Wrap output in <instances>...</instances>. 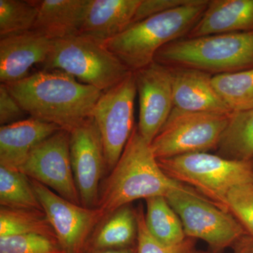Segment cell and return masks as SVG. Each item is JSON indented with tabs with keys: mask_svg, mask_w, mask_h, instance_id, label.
Listing matches in <instances>:
<instances>
[{
	"mask_svg": "<svg viewBox=\"0 0 253 253\" xmlns=\"http://www.w3.org/2000/svg\"><path fill=\"white\" fill-rule=\"evenodd\" d=\"M5 84L31 117L68 132L91 118L103 92L59 70L42 69Z\"/></svg>",
	"mask_w": 253,
	"mask_h": 253,
	"instance_id": "1",
	"label": "cell"
},
{
	"mask_svg": "<svg viewBox=\"0 0 253 253\" xmlns=\"http://www.w3.org/2000/svg\"><path fill=\"white\" fill-rule=\"evenodd\" d=\"M100 188L97 208L105 217L132 201L166 196L181 184L160 167L151 144L135 126L121 158Z\"/></svg>",
	"mask_w": 253,
	"mask_h": 253,
	"instance_id": "2",
	"label": "cell"
},
{
	"mask_svg": "<svg viewBox=\"0 0 253 253\" xmlns=\"http://www.w3.org/2000/svg\"><path fill=\"white\" fill-rule=\"evenodd\" d=\"M209 0L189 4L155 15L131 25L104 45L131 72L154 62L166 44L186 38L207 9Z\"/></svg>",
	"mask_w": 253,
	"mask_h": 253,
	"instance_id": "3",
	"label": "cell"
},
{
	"mask_svg": "<svg viewBox=\"0 0 253 253\" xmlns=\"http://www.w3.org/2000/svg\"><path fill=\"white\" fill-rule=\"evenodd\" d=\"M154 61L168 67L192 68L212 76L253 68V32L184 38L166 44Z\"/></svg>",
	"mask_w": 253,
	"mask_h": 253,
	"instance_id": "4",
	"label": "cell"
},
{
	"mask_svg": "<svg viewBox=\"0 0 253 253\" xmlns=\"http://www.w3.org/2000/svg\"><path fill=\"white\" fill-rule=\"evenodd\" d=\"M166 175L193 188L224 211L234 186L253 182L252 161L228 160L209 153H194L157 159Z\"/></svg>",
	"mask_w": 253,
	"mask_h": 253,
	"instance_id": "5",
	"label": "cell"
},
{
	"mask_svg": "<svg viewBox=\"0 0 253 253\" xmlns=\"http://www.w3.org/2000/svg\"><path fill=\"white\" fill-rule=\"evenodd\" d=\"M42 69L67 73L101 91L113 87L131 72L104 44L79 34L53 41Z\"/></svg>",
	"mask_w": 253,
	"mask_h": 253,
	"instance_id": "6",
	"label": "cell"
},
{
	"mask_svg": "<svg viewBox=\"0 0 253 253\" xmlns=\"http://www.w3.org/2000/svg\"><path fill=\"white\" fill-rule=\"evenodd\" d=\"M165 197L180 218L186 237L207 243L209 253H223L248 234L231 213L189 186L173 190Z\"/></svg>",
	"mask_w": 253,
	"mask_h": 253,
	"instance_id": "7",
	"label": "cell"
},
{
	"mask_svg": "<svg viewBox=\"0 0 253 253\" xmlns=\"http://www.w3.org/2000/svg\"><path fill=\"white\" fill-rule=\"evenodd\" d=\"M231 114L186 112L173 109L151 143L157 159L216 151Z\"/></svg>",
	"mask_w": 253,
	"mask_h": 253,
	"instance_id": "8",
	"label": "cell"
},
{
	"mask_svg": "<svg viewBox=\"0 0 253 253\" xmlns=\"http://www.w3.org/2000/svg\"><path fill=\"white\" fill-rule=\"evenodd\" d=\"M136 94L135 77L130 72L117 84L103 91L93 110L91 118L99 129L109 172L121 158L135 127Z\"/></svg>",
	"mask_w": 253,
	"mask_h": 253,
	"instance_id": "9",
	"label": "cell"
},
{
	"mask_svg": "<svg viewBox=\"0 0 253 253\" xmlns=\"http://www.w3.org/2000/svg\"><path fill=\"white\" fill-rule=\"evenodd\" d=\"M31 181L61 249L65 253H84L93 232L106 217L104 213L98 208L71 202L41 183Z\"/></svg>",
	"mask_w": 253,
	"mask_h": 253,
	"instance_id": "10",
	"label": "cell"
},
{
	"mask_svg": "<svg viewBox=\"0 0 253 253\" xmlns=\"http://www.w3.org/2000/svg\"><path fill=\"white\" fill-rule=\"evenodd\" d=\"M18 170L63 199L81 205L71 166L68 131H56L38 144Z\"/></svg>",
	"mask_w": 253,
	"mask_h": 253,
	"instance_id": "11",
	"label": "cell"
},
{
	"mask_svg": "<svg viewBox=\"0 0 253 253\" xmlns=\"http://www.w3.org/2000/svg\"><path fill=\"white\" fill-rule=\"evenodd\" d=\"M70 156L82 206L97 208L106 169L102 140L92 118L70 131Z\"/></svg>",
	"mask_w": 253,
	"mask_h": 253,
	"instance_id": "12",
	"label": "cell"
},
{
	"mask_svg": "<svg viewBox=\"0 0 253 253\" xmlns=\"http://www.w3.org/2000/svg\"><path fill=\"white\" fill-rule=\"evenodd\" d=\"M134 74L139 96L137 129L151 144L174 109L172 73L168 66L154 61Z\"/></svg>",
	"mask_w": 253,
	"mask_h": 253,
	"instance_id": "13",
	"label": "cell"
},
{
	"mask_svg": "<svg viewBox=\"0 0 253 253\" xmlns=\"http://www.w3.org/2000/svg\"><path fill=\"white\" fill-rule=\"evenodd\" d=\"M52 44L53 41L33 30L1 38V83L9 84L27 77L34 65L44 64Z\"/></svg>",
	"mask_w": 253,
	"mask_h": 253,
	"instance_id": "14",
	"label": "cell"
},
{
	"mask_svg": "<svg viewBox=\"0 0 253 253\" xmlns=\"http://www.w3.org/2000/svg\"><path fill=\"white\" fill-rule=\"evenodd\" d=\"M169 68L174 109L186 112L231 114L213 85L212 75L192 68Z\"/></svg>",
	"mask_w": 253,
	"mask_h": 253,
	"instance_id": "15",
	"label": "cell"
},
{
	"mask_svg": "<svg viewBox=\"0 0 253 253\" xmlns=\"http://www.w3.org/2000/svg\"><path fill=\"white\" fill-rule=\"evenodd\" d=\"M141 0H89L79 35L104 44L132 24Z\"/></svg>",
	"mask_w": 253,
	"mask_h": 253,
	"instance_id": "16",
	"label": "cell"
},
{
	"mask_svg": "<svg viewBox=\"0 0 253 253\" xmlns=\"http://www.w3.org/2000/svg\"><path fill=\"white\" fill-rule=\"evenodd\" d=\"M59 130L54 124L32 117L1 126L0 166L18 170L38 144Z\"/></svg>",
	"mask_w": 253,
	"mask_h": 253,
	"instance_id": "17",
	"label": "cell"
},
{
	"mask_svg": "<svg viewBox=\"0 0 253 253\" xmlns=\"http://www.w3.org/2000/svg\"><path fill=\"white\" fill-rule=\"evenodd\" d=\"M38 15L33 31L51 41L79 34L89 0H33Z\"/></svg>",
	"mask_w": 253,
	"mask_h": 253,
	"instance_id": "18",
	"label": "cell"
},
{
	"mask_svg": "<svg viewBox=\"0 0 253 253\" xmlns=\"http://www.w3.org/2000/svg\"><path fill=\"white\" fill-rule=\"evenodd\" d=\"M253 32V0H210L186 38Z\"/></svg>",
	"mask_w": 253,
	"mask_h": 253,
	"instance_id": "19",
	"label": "cell"
},
{
	"mask_svg": "<svg viewBox=\"0 0 253 253\" xmlns=\"http://www.w3.org/2000/svg\"><path fill=\"white\" fill-rule=\"evenodd\" d=\"M137 237V212L131 204L126 205L101 221L83 253L134 247Z\"/></svg>",
	"mask_w": 253,
	"mask_h": 253,
	"instance_id": "20",
	"label": "cell"
},
{
	"mask_svg": "<svg viewBox=\"0 0 253 253\" xmlns=\"http://www.w3.org/2000/svg\"><path fill=\"white\" fill-rule=\"evenodd\" d=\"M216 151L218 156L226 159L252 161L253 109L231 113Z\"/></svg>",
	"mask_w": 253,
	"mask_h": 253,
	"instance_id": "21",
	"label": "cell"
},
{
	"mask_svg": "<svg viewBox=\"0 0 253 253\" xmlns=\"http://www.w3.org/2000/svg\"><path fill=\"white\" fill-rule=\"evenodd\" d=\"M145 201V223L153 237L166 246L182 242L186 238L182 223L166 198L155 196Z\"/></svg>",
	"mask_w": 253,
	"mask_h": 253,
	"instance_id": "22",
	"label": "cell"
},
{
	"mask_svg": "<svg viewBox=\"0 0 253 253\" xmlns=\"http://www.w3.org/2000/svg\"><path fill=\"white\" fill-rule=\"evenodd\" d=\"M212 83L231 113L253 109V68L216 75Z\"/></svg>",
	"mask_w": 253,
	"mask_h": 253,
	"instance_id": "23",
	"label": "cell"
},
{
	"mask_svg": "<svg viewBox=\"0 0 253 253\" xmlns=\"http://www.w3.org/2000/svg\"><path fill=\"white\" fill-rule=\"evenodd\" d=\"M0 205L11 209L43 211L31 179L16 169L0 166Z\"/></svg>",
	"mask_w": 253,
	"mask_h": 253,
	"instance_id": "24",
	"label": "cell"
},
{
	"mask_svg": "<svg viewBox=\"0 0 253 253\" xmlns=\"http://www.w3.org/2000/svg\"><path fill=\"white\" fill-rule=\"evenodd\" d=\"M32 234L52 236L56 239L44 211L0 208V238Z\"/></svg>",
	"mask_w": 253,
	"mask_h": 253,
	"instance_id": "25",
	"label": "cell"
},
{
	"mask_svg": "<svg viewBox=\"0 0 253 253\" xmlns=\"http://www.w3.org/2000/svg\"><path fill=\"white\" fill-rule=\"evenodd\" d=\"M37 15L33 0H0V36L32 31Z\"/></svg>",
	"mask_w": 253,
	"mask_h": 253,
	"instance_id": "26",
	"label": "cell"
},
{
	"mask_svg": "<svg viewBox=\"0 0 253 253\" xmlns=\"http://www.w3.org/2000/svg\"><path fill=\"white\" fill-rule=\"evenodd\" d=\"M138 221V237L136 253H209L198 249L196 239L186 237L180 244L166 246L161 244L150 234L145 223L142 205L136 208Z\"/></svg>",
	"mask_w": 253,
	"mask_h": 253,
	"instance_id": "27",
	"label": "cell"
},
{
	"mask_svg": "<svg viewBox=\"0 0 253 253\" xmlns=\"http://www.w3.org/2000/svg\"><path fill=\"white\" fill-rule=\"evenodd\" d=\"M0 253H65L57 239L42 234L0 238Z\"/></svg>",
	"mask_w": 253,
	"mask_h": 253,
	"instance_id": "28",
	"label": "cell"
},
{
	"mask_svg": "<svg viewBox=\"0 0 253 253\" xmlns=\"http://www.w3.org/2000/svg\"><path fill=\"white\" fill-rule=\"evenodd\" d=\"M228 211L253 238V182L234 186L226 198Z\"/></svg>",
	"mask_w": 253,
	"mask_h": 253,
	"instance_id": "29",
	"label": "cell"
},
{
	"mask_svg": "<svg viewBox=\"0 0 253 253\" xmlns=\"http://www.w3.org/2000/svg\"><path fill=\"white\" fill-rule=\"evenodd\" d=\"M27 113L11 94L6 84H0V124L1 126L23 121Z\"/></svg>",
	"mask_w": 253,
	"mask_h": 253,
	"instance_id": "30",
	"label": "cell"
},
{
	"mask_svg": "<svg viewBox=\"0 0 253 253\" xmlns=\"http://www.w3.org/2000/svg\"><path fill=\"white\" fill-rule=\"evenodd\" d=\"M191 1L192 0H141L132 24L155 15L189 4Z\"/></svg>",
	"mask_w": 253,
	"mask_h": 253,
	"instance_id": "31",
	"label": "cell"
},
{
	"mask_svg": "<svg viewBox=\"0 0 253 253\" xmlns=\"http://www.w3.org/2000/svg\"><path fill=\"white\" fill-rule=\"evenodd\" d=\"M234 253H253V238L246 234L234 246Z\"/></svg>",
	"mask_w": 253,
	"mask_h": 253,
	"instance_id": "32",
	"label": "cell"
},
{
	"mask_svg": "<svg viewBox=\"0 0 253 253\" xmlns=\"http://www.w3.org/2000/svg\"><path fill=\"white\" fill-rule=\"evenodd\" d=\"M87 253H136V246L127 249L107 250V251H97V252Z\"/></svg>",
	"mask_w": 253,
	"mask_h": 253,
	"instance_id": "33",
	"label": "cell"
},
{
	"mask_svg": "<svg viewBox=\"0 0 253 253\" xmlns=\"http://www.w3.org/2000/svg\"><path fill=\"white\" fill-rule=\"evenodd\" d=\"M252 161V163H253V160H252V161Z\"/></svg>",
	"mask_w": 253,
	"mask_h": 253,
	"instance_id": "34",
	"label": "cell"
}]
</instances>
